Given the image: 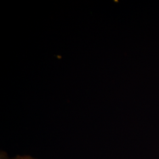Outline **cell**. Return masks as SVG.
I'll use <instances>...</instances> for the list:
<instances>
[{"mask_svg": "<svg viewBox=\"0 0 159 159\" xmlns=\"http://www.w3.org/2000/svg\"><path fill=\"white\" fill-rule=\"evenodd\" d=\"M11 159H37L30 156H17Z\"/></svg>", "mask_w": 159, "mask_h": 159, "instance_id": "obj_1", "label": "cell"}]
</instances>
